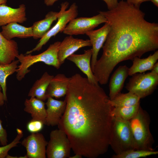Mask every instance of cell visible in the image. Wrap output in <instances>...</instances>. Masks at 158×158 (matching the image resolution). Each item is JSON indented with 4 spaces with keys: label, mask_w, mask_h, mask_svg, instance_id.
Listing matches in <instances>:
<instances>
[{
    "label": "cell",
    "mask_w": 158,
    "mask_h": 158,
    "mask_svg": "<svg viewBox=\"0 0 158 158\" xmlns=\"http://www.w3.org/2000/svg\"><path fill=\"white\" fill-rule=\"evenodd\" d=\"M91 46L89 40L75 38L71 35L65 37L61 42L58 52V58L60 64L61 65L66 59L80 48Z\"/></svg>",
    "instance_id": "8fae6325"
},
{
    "label": "cell",
    "mask_w": 158,
    "mask_h": 158,
    "mask_svg": "<svg viewBox=\"0 0 158 158\" xmlns=\"http://www.w3.org/2000/svg\"><path fill=\"white\" fill-rule=\"evenodd\" d=\"M19 63L17 60H14L8 64H0V86L2 89L5 101L7 100L6 79L8 76L16 72Z\"/></svg>",
    "instance_id": "d4e9b609"
},
{
    "label": "cell",
    "mask_w": 158,
    "mask_h": 158,
    "mask_svg": "<svg viewBox=\"0 0 158 158\" xmlns=\"http://www.w3.org/2000/svg\"><path fill=\"white\" fill-rule=\"evenodd\" d=\"M59 12L50 11L44 19L33 23L31 26L33 38L37 39L43 37L50 30L52 23L58 18Z\"/></svg>",
    "instance_id": "7402d4cb"
},
{
    "label": "cell",
    "mask_w": 158,
    "mask_h": 158,
    "mask_svg": "<svg viewBox=\"0 0 158 158\" xmlns=\"http://www.w3.org/2000/svg\"><path fill=\"white\" fill-rule=\"evenodd\" d=\"M157 7H158V0H150Z\"/></svg>",
    "instance_id": "8d00e7d4"
},
{
    "label": "cell",
    "mask_w": 158,
    "mask_h": 158,
    "mask_svg": "<svg viewBox=\"0 0 158 158\" xmlns=\"http://www.w3.org/2000/svg\"><path fill=\"white\" fill-rule=\"evenodd\" d=\"M65 110L58 126L64 131L75 154L96 158L107 151L113 107L104 90L79 73L71 77Z\"/></svg>",
    "instance_id": "6da1fadb"
},
{
    "label": "cell",
    "mask_w": 158,
    "mask_h": 158,
    "mask_svg": "<svg viewBox=\"0 0 158 158\" xmlns=\"http://www.w3.org/2000/svg\"><path fill=\"white\" fill-rule=\"evenodd\" d=\"M83 156L79 154H75V155L72 156H70L69 158H81Z\"/></svg>",
    "instance_id": "d590c367"
},
{
    "label": "cell",
    "mask_w": 158,
    "mask_h": 158,
    "mask_svg": "<svg viewBox=\"0 0 158 158\" xmlns=\"http://www.w3.org/2000/svg\"><path fill=\"white\" fill-rule=\"evenodd\" d=\"M107 21L106 18L100 13L90 17H76L68 23L63 32L69 35H83Z\"/></svg>",
    "instance_id": "9c48e42d"
},
{
    "label": "cell",
    "mask_w": 158,
    "mask_h": 158,
    "mask_svg": "<svg viewBox=\"0 0 158 158\" xmlns=\"http://www.w3.org/2000/svg\"><path fill=\"white\" fill-rule=\"evenodd\" d=\"M99 12L107 19L110 29L93 73L99 80L107 83L121 62L132 61L158 49V24L146 21L140 7L123 0L114 8Z\"/></svg>",
    "instance_id": "7a4b0ae2"
},
{
    "label": "cell",
    "mask_w": 158,
    "mask_h": 158,
    "mask_svg": "<svg viewBox=\"0 0 158 158\" xmlns=\"http://www.w3.org/2000/svg\"><path fill=\"white\" fill-rule=\"evenodd\" d=\"M44 125V123L40 121L32 119L27 123V128L31 133H38L42 129Z\"/></svg>",
    "instance_id": "f1b7e54d"
},
{
    "label": "cell",
    "mask_w": 158,
    "mask_h": 158,
    "mask_svg": "<svg viewBox=\"0 0 158 158\" xmlns=\"http://www.w3.org/2000/svg\"><path fill=\"white\" fill-rule=\"evenodd\" d=\"M132 76L126 88L140 99L152 94L158 85V74L151 71L146 73H137Z\"/></svg>",
    "instance_id": "52a82bcc"
},
{
    "label": "cell",
    "mask_w": 158,
    "mask_h": 158,
    "mask_svg": "<svg viewBox=\"0 0 158 158\" xmlns=\"http://www.w3.org/2000/svg\"><path fill=\"white\" fill-rule=\"evenodd\" d=\"M19 54L16 42L6 39L0 32V64H6L11 63Z\"/></svg>",
    "instance_id": "ac0fdd59"
},
{
    "label": "cell",
    "mask_w": 158,
    "mask_h": 158,
    "mask_svg": "<svg viewBox=\"0 0 158 158\" xmlns=\"http://www.w3.org/2000/svg\"><path fill=\"white\" fill-rule=\"evenodd\" d=\"M92 54V49L84 51L82 54H73L67 59L73 62L87 76V78L91 83L97 84L98 82L96 80L91 66V61Z\"/></svg>",
    "instance_id": "9a60e30c"
},
{
    "label": "cell",
    "mask_w": 158,
    "mask_h": 158,
    "mask_svg": "<svg viewBox=\"0 0 158 158\" xmlns=\"http://www.w3.org/2000/svg\"><path fill=\"white\" fill-rule=\"evenodd\" d=\"M158 59V50L146 58L141 59L138 57L134 58L132 60V65L129 68V75L132 76L137 73H142L151 70Z\"/></svg>",
    "instance_id": "44dd1931"
},
{
    "label": "cell",
    "mask_w": 158,
    "mask_h": 158,
    "mask_svg": "<svg viewBox=\"0 0 158 158\" xmlns=\"http://www.w3.org/2000/svg\"><path fill=\"white\" fill-rule=\"evenodd\" d=\"M45 104L47 109L45 125L51 126H57L66 109V100H58L49 97Z\"/></svg>",
    "instance_id": "4fadbf2b"
},
{
    "label": "cell",
    "mask_w": 158,
    "mask_h": 158,
    "mask_svg": "<svg viewBox=\"0 0 158 158\" xmlns=\"http://www.w3.org/2000/svg\"><path fill=\"white\" fill-rule=\"evenodd\" d=\"M140 99L137 96L129 92L125 93H118L110 103L114 107H128L135 105L140 102Z\"/></svg>",
    "instance_id": "cb8c5ba5"
},
{
    "label": "cell",
    "mask_w": 158,
    "mask_h": 158,
    "mask_svg": "<svg viewBox=\"0 0 158 158\" xmlns=\"http://www.w3.org/2000/svg\"><path fill=\"white\" fill-rule=\"evenodd\" d=\"M128 73L129 68L126 65H123L119 66L112 75L109 85V97L110 100L121 92L129 75Z\"/></svg>",
    "instance_id": "e0dca14e"
},
{
    "label": "cell",
    "mask_w": 158,
    "mask_h": 158,
    "mask_svg": "<svg viewBox=\"0 0 158 158\" xmlns=\"http://www.w3.org/2000/svg\"><path fill=\"white\" fill-rule=\"evenodd\" d=\"M126 1L128 3L134 5L135 6L140 7L142 3L150 1V0H126Z\"/></svg>",
    "instance_id": "1f68e13d"
},
{
    "label": "cell",
    "mask_w": 158,
    "mask_h": 158,
    "mask_svg": "<svg viewBox=\"0 0 158 158\" xmlns=\"http://www.w3.org/2000/svg\"><path fill=\"white\" fill-rule=\"evenodd\" d=\"M109 29V24L107 22L101 28L96 30L89 31L85 33L89 37L92 46L91 66L92 72L97 60L99 52L106 40Z\"/></svg>",
    "instance_id": "7c38bea8"
},
{
    "label": "cell",
    "mask_w": 158,
    "mask_h": 158,
    "mask_svg": "<svg viewBox=\"0 0 158 158\" xmlns=\"http://www.w3.org/2000/svg\"><path fill=\"white\" fill-rule=\"evenodd\" d=\"M7 0H0V5L6 4Z\"/></svg>",
    "instance_id": "74e56055"
},
{
    "label": "cell",
    "mask_w": 158,
    "mask_h": 158,
    "mask_svg": "<svg viewBox=\"0 0 158 158\" xmlns=\"http://www.w3.org/2000/svg\"><path fill=\"white\" fill-rule=\"evenodd\" d=\"M17 135L13 141L8 144L0 147V158H6L9 151L13 148L17 146L20 143V140L23 137V131L20 129H16Z\"/></svg>",
    "instance_id": "83f0119b"
},
{
    "label": "cell",
    "mask_w": 158,
    "mask_h": 158,
    "mask_svg": "<svg viewBox=\"0 0 158 158\" xmlns=\"http://www.w3.org/2000/svg\"><path fill=\"white\" fill-rule=\"evenodd\" d=\"M71 147L66 133L60 129L52 130L46 150L48 158H69Z\"/></svg>",
    "instance_id": "ba28073f"
},
{
    "label": "cell",
    "mask_w": 158,
    "mask_h": 158,
    "mask_svg": "<svg viewBox=\"0 0 158 158\" xmlns=\"http://www.w3.org/2000/svg\"><path fill=\"white\" fill-rule=\"evenodd\" d=\"M158 154L157 151L143 150L131 149L125 151L119 154H114L112 158H140L146 157Z\"/></svg>",
    "instance_id": "4316f807"
},
{
    "label": "cell",
    "mask_w": 158,
    "mask_h": 158,
    "mask_svg": "<svg viewBox=\"0 0 158 158\" xmlns=\"http://www.w3.org/2000/svg\"><path fill=\"white\" fill-rule=\"evenodd\" d=\"M70 80L63 74L59 73L54 76L47 89L46 95L49 97L59 98L66 95Z\"/></svg>",
    "instance_id": "2e32d148"
},
{
    "label": "cell",
    "mask_w": 158,
    "mask_h": 158,
    "mask_svg": "<svg viewBox=\"0 0 158 158\" xmlns=\"http://www.w3.org/2000/svg\"><path fill=\"white\" fill-rule=\"evenodd\" d=\"M44 101L35 97L26 99L24 111L30 114L32 119L40 121L45 125L46 111Z\"/></svg>",
    "instance_id": "d6986e66"
},
{
    "label": "cell",
    "mask_w": 158,
    "mask_h": 158,
    "mask_svg": "<svg viewBox=\"0 0 158 158\" xmlns=\"http://www.w3.org/2000/svg\"><path fill=\"white\" fill-rule=\"evenodd\" d=\"M26 150L27 158H46L48 142L43 135L38 133H31L20 142Z\"/></svg>",
    "instance_id": "30bf717a"
},
{
    "label": "cell",
    "mask_w": 158,
    "mask_h": 158,
    "mask_svg": "<svg viewBox=\"0 0 158 158\" xmlns=\"http://www.w3.org/2000/svg\"><path fill=\"white\" fill-rule=\"evenodd\" d=\"M151 72L158 74V62H156L153 66L152 69H151Z\"/></svg>",
    "instance_id": "e575fe53"
},
{
    "label": "cell",
    "mask_w": 158,
    "mask_h": 158,
    "mask_svg": "<svg viewBox=\"0 0 158 158\" xmlns=\"http://www.w3.org/2000/svg\"><path fill=\"white\" fill-rule=\"evenodd\" d=\"M1 32L4 38L9 40L15 37L26 38L33 36L32 27H26L15 22L2 26Z\"/></svg>",
    "instance_id": "ffe728a7"
},
{
    "label": "cell",
    "mask_w": 158,
    "mask_h": 158,
    "mask_svg": "<svg viewBox=\"0 0 158 158\" xmlns=\"http://www.w3.org/2000/svg\"><path fill=\"white\" fill-rule=\"evenodd\" d=\"M140 106L139 102L130 107H113L111 110V115L112 117L129 121L136 115Z\"/></svg>",
    "instance_id": "484cf974"
},
{
    "label": "cell",
    "mask_w": 158,
    "mask_h": 158,
    "mask_svg": "<svg viewBox=\"0 0 158 158\" xmlns=\"http://www.w3.org/2000/svg\"><path fill=\"white\" fill-rule=\"evenodd\" d=\"M59 0H44V3L47 6L53 5L56 1Z\"/></svg>",
    "instance_id": "836d02e7"
},
{
    "label": "cell",
    "mask_w": 158,
    "mask_h": 158,
    "mask_svg": "<svg viewBox=\"0 0 158 158\" xmlns=\"http://www.w3.org/2000/svg\"><path fill=\"white\" fill-rule=\"evenodd\" d=\"M54 77L47 72H44L41 77L34 83L29 91L28 96L36 97L44 101L47 99L46 90Z\"/></svg>",
    "instance_id": "603a6c76"
},
{
    "label": "cell",
    "mask_w": 158,
    "mask_h": 158,
    "mask_svg": "<svg viewBox=\"0 0 158 158\" xmlns=\"http://www.w3.org/2000/svg\"><path fill=\"white\" fill-rule=\"evenodd\" d=\"M134 140L135 149L154 150V142L150 132V118L148 113L140 106L136 115L129 121Z\"/></svg>",
    "instance_id": "3957f363"
},
{
    "label": "cell",
    "mask_w": 158,
    "mask_h": 158,
    "mask_svg": "<svg viewBox=\"0 0 158 158\" xmlns=\"http://www.w3.org/2000/svg\"><path fill=\"white\" fill-rule=\"evenodd\" d=\"M109 144L116 154L135 149L128 121L112 117Z\"/></svg>",
    "instance_id": "5b68a950"
},
{
    "label": "cell",
    "mask_w": 158,
    "mask_h": 158,
    "mask_svg": "<svg viewBox=\"0 0 158 158\" xmlns=\"http://www.w3.org/2000/svg\"><path fill=\"white\" fill-rule=\"evenodd\" d=\"M1 88L0 86V106H3L4 104V100L2 92L1 91Z\"/></svg>",
    "instance_id": "d6a6232c"
},
{
    "label": "cell",
    "mask_w": 158,
    "mask_h": 158,
    "mask_svg": "<svg viewBox=\"0 0 158 158\" xmlns=\"http://www.w3.org/2000/svg\"><path fill=\"white\" fill-rule=\"evenodd\" d=\"M69 3L67 1L61 4V8L59 12L57 22L45 35L40 39L38 44L32 49L27 51L25 54H30L33 52L39 51L49 39L60 32H63L71 20L76 18L78 14V7L76 4L73 3L67 10Z\"/></svg>",
    "instance_id": "8992f818"
},
{
    "label": "cell",
    "mask_w": 158,
    "mask_h": 158,
    "mask_svg": "<svg viewBox=\"0 0 158 158\" xmlns=\"http://www.w3.org/2000/svg\"><path fill=\"white\" fill-rule=\"evenodd\" d=\"M26 7L24 4L13 8L6 4L0 5V27L12 23H23L26 20Z\"/></svg>",
    "instance_id": "5bb4252c"
},
{
    "label": "cell",
    "mask_w": 158,
    "mask_h": 158,
    "mask_svg": "<svg viewBox=\"0 0 158 158\" xmlns=\"http://www.w3.org/2000/svg\"><path fill=\"white\" fill-rule=\"evenodd\" d=\"M60 43L59 41L55 42L50 44L45 51L37 55L19 54L16 57L20 63L16 71L17 79L19 81L22 80L30 72L29 68L38 62H42L57 69L59 68L61 65L58 59V52Z\"/></svg>",
    "instance_id": "277c9868"
},
{
    "label": "cell",
    "mask_w": 158,
    "mask_h": 158,
    "mask_svg": "<svg viewBox=\"0 0 158 158\" xmlns=\"http://www.w3.org/2000/svg\"><path fill=\"white\" fill-rule=\"evenodd\" d=\"M106 4L109 10L116 8L118 3V0H102Z\"/></svg>",
    "instance_id": "4dcf8cb0"
},
{
    "label": "cell",
    "mask_w": 158,
    "mask_h": 158,
    "mask_svg": "<svg viewBox=\"0 0 158 158\" xmlns=\"http://www.w3.org/2000/svg\"><path fill=\"white\" fill-rule=\"evenodd\" d=\"M2 121L0 119V144L2 146L7 144V133L6 130L4 129L2 125Z\"/></svg>",
    "instance_id": "f546056e"
}]
</instances>
